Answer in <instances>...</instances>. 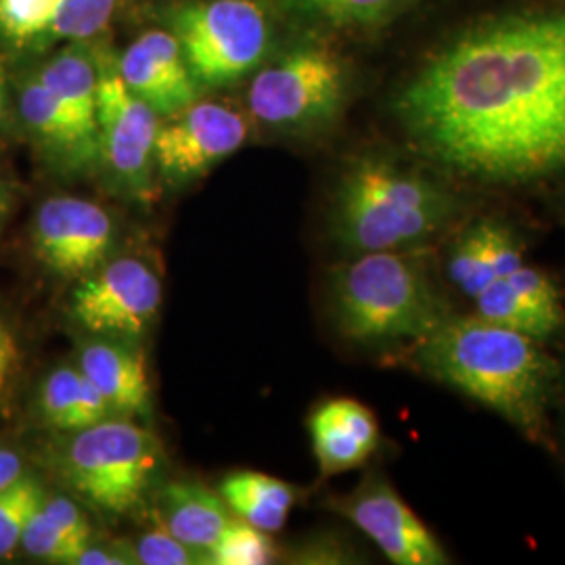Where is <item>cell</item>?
Segmentation results:
<instances>
[{
    "instance_id": "8fae6325",
    "label": "cell",
    "mask_w": 565,
    "mask_h": 565,
    "mask_svg": "<svg viewBox=\"0 0 565 565\" xmlns=\"http://www.w3.org/2000/svg\"><path fill=\"white\" fill-rule=\"evenodd\" d=\"M118 226L93 200L53 195L36 207L32 247L36 258L65 281H81L114 256Z\"/></svg>"
},
{
    "instance_id": "cb8c5ba5",
    "label": "cell",
    "mask_w": 565,
    "mask_h": 565,
    "mask_svg": "<svg viewBox=\"0 0 565 565\" xmlns=\"http://www.w3.org/2000/svg\"><path fill=\"white\" fill-rule=\"evenodd\" d=\"M124 0H61L60 11L36 46L90 42L116 18Z\"/></svg>"
},
{
    "instance_id": "5b68a950",
    "label": "cell",
    "mask_w": 565,
    "mask_h": 565,
    "mask_svg": "<svg viewBox=\"0 0 565 565\" xmlns=\"http://www.w3.org/2000/svg\"><path fill=\"white\" fill-rule=\"evenodd\" d=\"M162 461L160 438L124 417L63 434L49 452V465L63 486L82 503L116 518L145 503Z\"/></svg>"
},
{
    "instance_id": "484cf974",
    "label": "cell",
    "mask_w": 565,
    "mask_h": 565,
    "mask_svg": "<svg viewBox=\"0 0 565 565\" xmlns=\"http://www.w3.org/2000/svg\"><path fill=\"white\" fill-rule=\"evenodd\" d=\"M275 559L277 548L270 534L237 515H233L207 555V564L212 565H266Z\"/></svg>"
},
{
    "instance_id": "277c9868",
    "label": "cell",
    "mask_w": 565,
    "mask_h": 565,
    "mask_svg": "<svg viewBox=\"0 0 565 565\" xmlns=\"http://www.w3.org/2000/svg\"><path fill=\"white\" fill-rule=\"evenodd\" d=\"M419 252L352 254L333 268L329 302L345 340L361 345H411L452 315Z\"/></svg>"
},
{
    "instance_id": "5bb4252c",
    "label": "cell",
    "mask_w": 565,
    "mask_h": 565,
    "mask_svg": "<svg viewBox=\"0 0 565 565\" xmlns=\"http://www.w3.org/2000/svg\"><path fill=\"white\" fill-rule=\"evenodd\" d=\"M18 116L44 162L61 174L99 170V142L90 139L36 72L18 82Z\"/></svg>"
},
{
    "instance_id": "d590c367",
    "label": "cell",
    "mask_w": 565,
    "mask_h": 565,
    "mask_svg": "<svg viewBox=\"0 0 565 565\" xmlns=\"http://www.w3.org/2000/svg\"><path fill=\"white\" fill-rule=\"evenodd\" d=\"M559 392L564 394V438H565V369L562 366V380H559Z\"/></svg>"
},
{
    "instance_id": "e0dca14e",
    "label": "cell",
    "mask_w": 565,
    "mask_h": 565,
    "mask_svg": "<svg viewBox=\"0 0 565 565\" xmlns=\"http://www.w3.org/2000/svg\"><path fill=\"white\" fill-rule=\"evenodd\" d=\"M312 452L324 478L356 469L382 443L375 413L354 398H329L308 417Z\"/></svg>"
},
{
    "instance_id": "ac0fdd59",
    "label": "cell",
    "mask_w": 565,
    "mask_h": 565,
    "mask_svg": "<svg viewBox=\"0 0 565 565\" xmlns=\"http://www.w3.org/2000/svg\"><path fill=\"white\" fill-rule=\"evenodd\" d=\"M524 264V243L511 226L480 221L450 243L446 275L467 298H476L490 282Z\"/></svg>"
},
{
    "instance_id": "d4e9b609",
    "label": "cell",
    "mask_w": 565,
    "mask_h": 565,
    "mask_svg": "<svg viewBox=\"0 0 565 565\" xmlns=\"http://www.w3.org/2000/svg\"><path fill=\"white\" fill-rule=\"evenodd\" d=\"M44 499V486L30 473H23L15 484L0 492V559H9L15 553L25 525Z\"/></svg>"
},
{
    "instance_id": "30bf717a",
    "label": "cell",
    "mask_w": 565,
    "mask_h": 565,
    "mask_svg": "<svg viewBox=\"0 0 565 565\" xmlns=\"http://www.w3.org/2000/svg\"><path fill=\"white\" fill-rule=\"evenodd\" d=\"M249 124L231 105L198 99L163 118L156 139V177L170 189L200 181L247 141Z\"/></svg>"
},
{
    "instance_id": "44dd1931",
    "label": "cell",
    "mask_w": 565,
    "mask_h": 565,
    "mask_svg": "<svg viewBox=\"0 0 565 565\" xmlns=\"http://www.w3.org/2000/svg\"><path fill=\"white\" fill-rule=\"evenodd\" d=\"M36 408L42 425L57 434L78 431L116 417L78 364H60L46 375Z\"/></svg>"
},
{
    "instance_id": "52a82bcc",
    "label": "cell",
    "mask_w": 565,
    "mask_h": 565,
    "mask_svg": "<svg viewBox=\"0 0 565 565\" xmlns=\"http://www.w3.org/2000/svg\"><path fill=\"white\" fill-rule=\"evenodd\" d=\"M162 20L202 90L252 76L270 49L268 13L256 0H182Z\"/></svg>"
},
{
    "instance_id": "e575fe53",
    "label": "cell",
    "mask_w": 565,
    "mask_h": 565,
    "mask_svg": "<svg viewBox=\"0 0 565 565\" xmlns=\"http://www.w3.org/2000/svg\"><path fill=\"white\" fill-rule=\"evenodd\" d=\"M4 102H7V78H4V70L0 65V120L4 114Z\"/></svg>"
},
{
    "instance_id": "8992f818",
    "label": "cell",
    "mask_w": 565,
    "mask_h": 565,
    "mask_svg": "<svg viewBox=\"0 0 565 565\" xmlns=\"http://www.w3.org/2000/svg\"><path fill=\"white\" fill-rule=\"evenodd\" d=\"M350 72L323 44H298L252 74L247 109L252 118L282 135H312L342 116Z\"/></svg>"
},
{
    "instance_id": "7a4b0ae2",
    "label": "cell",
    "mask_w": 565,
    "mask_h": 565,
    "mask_svg": "<svg viewBox=\"0 0 565 565\" xmlns=\"http://www.w3.org/2000/svg\"><path fill=\"white\" fill-rule=\"evenodd\" d=\"M403 356L431 382L503 417L530 443L553 448L548 411L559 392L562 364L543 342L478 315H450L424 340L406 345Z\"/></svg>"
},
{
    "instance_id": "2e32d148",
    "label": "cell",
    "mask_w": 565,
    "mask_h": 565,
    "mask_svg": "<svg viewBox=\"0 0 565 565\" xmlns=\"http://www.w3.org/2000/svg\"><path fill=\"white\" fill-rule=\"evenodd\" d=\"M78 366L116 417L147 419L151 415V384L141 342L86 335L78 345Z\"/></svg>"
},
{
    "instance_id": "d6a6232c",
    "label": "cell",
    "mask_w": 565,
    "mask_h": 565,
    "mask_svg": "<svg viewBox=\"0 0 565 565\" xmlns=\"http://www.w3.org/2000/svg\"><path fill=\"white\" fill-rule=\"evenodd\" d=\"M23 473L25 471H23L20 452H15L13 448L0 446V492L15 484Z\"/></svg>"
},
{
    "instance_id": "4fadbf2b",
    "label": "cell",
    "mask_w": 565,
    "mask_h": 565,
    "mask_svg": "<svg viewBox=\"0 0 565 565\" xmlns=\"http://www.w3.org/2000/svg\"><path fill=\"white\" fill-rule=\"evenodd\" d=\"M124 84L160 118H168L202 99L181 44L166 28L147 30L116 57Z\"/></svg>"
},
{
    "instance_id": "1f68e13d",
    "label": "cell",
    "mask_w": 565,
    "mask_h": 565,
    "mask_svg": "<svg viewBox=\"0 0 565 565\" xmlns=\"http://www.w3.org/2000/svg\"><path fill=\"white\" fill-rule=\"evenodd\" d=\"M132 565L137 564L132 557L130 546L121 543L97 545L95 541L84 548L78 565Z\"/></svg>"
},
{
    "instance_id": "4316f807",
    "label": "cell",
    "mask_w": 565,
    "mask_h": 565,
    "mask_svg": "<svg viewBox=\"0 0 565 565\" xmlns=\"http://www.w3.org/2000/svg\"><path fill=\"white\" fill-rule=\"evenodd\" d=\"M61 0H0V39L13 46L39 44L60 11Z\"/></svg>"
},
{
    "instance_id": "3957f363",
    "label": "cell",
    "mask_w": 565,
    "mask_h": 565,
    "mask_svg": "<svg viewBox=\"0 0 565 565\" xmlns=\"http://www.w3.org/2000/svg\"><path fill=\"white\" fill-rule=\"evenodd\" d=\"M459 210L440 182L384 156H364L338 182L331 231L348 254L424 249Z\"/></svg>"
},
{
    "instance_id": "836d02e7",
    "label": "cell",
    "mask_w": 565,
    "mask_h": 565,
    "mask_svg": "<svg viewBox=\"0 0 565 565\" xmlns=\"http://www.w3.org/2000/svg\"><path fill=\"white\" fill-rule=\"evenodd\" d=\"M11 191H9V186L4 184V182H0V233H2V226L7 223V218H9V212H11Z\"/></svg>"
},
{
    "instance_id": "ffe728a7",
    "label": "cell",
    "mask_w": 565,
    "mask_h": 565,
    "mask_svg": "<svg viewBox=\"0 0 565 565\" xmlns=\"http://www.w3.org/2000/svg\"><path fill=\"white\" fill-rule=\"evenodd\" d=\"M53 95L63 103L82 130L99 142L97 135V95L99 65L88 42H67L57 53L34 70Z\"/></svg>"
},
{
    "instance_id": "f1b7e54d",
    "label": "cell",
    "mask_w": 565,
    "mask_h": 565,
    "mask_svg": "<svg viewBox=\"0 0 565 565\" xmlns=\"http://www.w3.org/2000/svg\"><path fill=\"white\" fill-rule=\"evenodd\" d=\"M156 527L142 532L132 543L130 551L137 564L142 565H200L205 557L195 548L181 543L174 534H170L158 520Z\"/></svg>"
},
{
    "instance_id": "f546056e",
    "label": "cell",
    "mask_w": 565,
    "mask_h": 565,
    "mask_svg": "<svg viewBox=\"0 0 565 565\" xmlns=\"http://www.w3.org/2000/svg\"><path fill=\"white\" fill-rule=\"evenodd\" d=\"M42 511L49 515L51 522L60 525L67 536H72L81 545L88 546L95 541L93 525L76 501H72L67 497H49L46 494V499L42 503Z\"/></svg>"
},
{
    "instance_id": "83f0119b",
    "label": "cell",
    "mask_w": 565,
    "mask_h": 565,
    "mask_svg": "<svg viewBox=\"0 0 565 565\" xmlns=\"http://www.w3.org/2000/svg\"><path fill=\"white\" fill-rule=\"evenodd\" d=\"M20 546L34 559L61 565H78L86 548L72 536H67L60 525L51 522L49 515L42 511V505L25 525Z\"/></svg>"
},
{
    "instance_id": "603a6c76",
    "label": "cell",
    "mask_w": 565,
    "mask_h": 565,
    "mask_svg": "<svg viewBox=\"0 0 565 565\" xmlns=\"http://www.w3.org/2000/svg\"><path fill=\"white\" fill-rule=\"evenodd\" d=\"M308 20L335 28H371L394 18L408 0H279Z\"/></svg>"
},
{
    "instance_id": "9c48e42d",
    "label": "cell",
    "mask_w": 565,
    "mask_h": 565,
    "mask_svg": "<svg viewBox=\"0 0 565 565\" xmlns=\"http://www.w3.org/2000/svg\"><path fill=\"white\" fill-rule=\"evenodd\" d=\"M162 279L135 256L102 264L76 285L70 315L86 335H107L141 342L162 306Z\"/></svg>"
},
{
    "instance_id": "7c38bea8",
    "label": "cell",
    "mask_w": 565,
    "mask_h": 565,
    "mask_svg": "<svg viewBox=\"0 0 565 565\" xmlns=\"http://www.w3.org/2000/svg\"><path fill=\"white\" fill-rule=\"evenodd\" d=\"M333 509L371 539L392 564H450L438 536L382 473L366 476L354 492L333 501Z\"/></svg>"
},
{
    "instance_id": "d6986e66",
    "label": "cell",
    "mask_w": 565,
    "mask_h": 565,
    "mask_svg": "<svg viewBox=\"0 0 565 565\" xmlns=\"http://www.w3.org/2000/svg\"><path fill=\"white\" fill-rule=\"evenodd\" d=\"M153 515L181 543L202 553L205 564L210 548L233 520V511L221 492H212L195 480H172L160 486Z\"/></svg>"
},
{
    "instance_id": "6da1fadb",
    "label": "cell",
    "mask_w": 565,
    "mask_h": 565,
    "mask_svg": "<svg viewBox=\"0 0 565 565\" xmlns=\"http://www.w3.org/2000/svg\"><path fill=\"white\" fill-rule=\"evenodd\" d=\"M427 160L469 181L524 184L565 172V11L467 28L394 99Z\"/></svg>"
},
{
    "instance_id": "4dcf8cb0",
    "label": "cell",
    "mask_w": 565,
    "mask_h": 565,
    "mask_svg": "<svg viewBox=\"0 0 565 565\" xmlns=\"http://www.w3.org/2000/svg\"><path fill=\"white\" fill-rule=\"evenodd\" d=\"M21 369V352L11 327L0 317V411L9 403Z\"/></svg>"
},
{
    "instance_id": "9a60e30c",
    "label": "cell",
    "mask_w": 565,
    "mask_h": 565,
    "mask_svg": "<svg viewBox=\"0 0 565 565\" xmlns=\"http://www.w3.org/2000/svg\"><path fill=\"white\" fill-rule=\"evenodd\" d=\"M476 315L503 324L539 342L553 338L565 324L564 298L543 270L522 264L490 282L476 298Z\"/></svg>"
},
{
    "instance_id": "7402d4cb",
    "label": "cell",
    "mask_w": 565,
    "mask_h": 565,
    "mask_svg": "<svg viewBox=\"0 0 565 565\" xmlns=\"http://www.w3.org/2000/svg\"><path fill=\"white\" fill-rule=\"evenodd\" d=\"M218 492L233 515L264 532H279L298 501V488L260 471L226 476Z\"/></svg>"
},
{
    "instance_id": "ba28073f",
    "label": "cell",
    "mask_w": 565,
    "mask_h": 565,
    "mask_svg": "<svg viewBox=\"0 0 565 565\" xmlns=\"http://www.w3.org/2000/svg\"><path fill=\"white\" fill-rule=\"evenodd\" d=\"M97 135L99 170L124 200L149 205L156 200V139L162 118L121 81L116 57L97 55Z\"/></svg>"
}]
</instances>
